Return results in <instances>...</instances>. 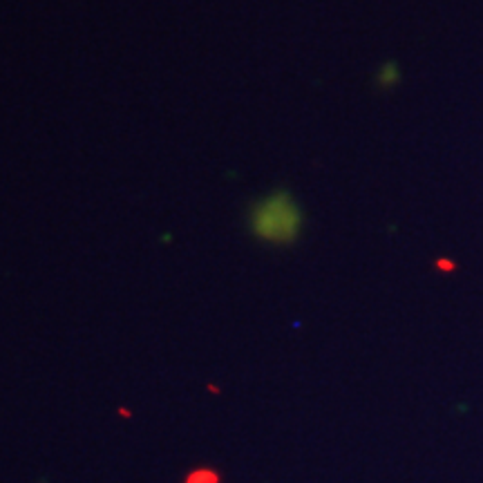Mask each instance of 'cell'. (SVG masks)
<instances>
[{"mask_svg":"<svg viewBox=\"0 0 483 483\" xmlns=\"http://www.w3.org/2000/svg\"><path fill=\"white\" fill-rule=\"evenodd\" d=\"M303 209L295 204L289 190H275L260 199L249 213L253 235L269 244H291L303 233Z\"/></svg>","mask_w":483,"mask_h":483,"instance_id":"cell-1","label":"cell"},{"mask_svg":"<svg viewBox=\"0 0 483 483\" xmlns=\"http://www.w3.org/2000/svg\"><path fill=\"white\" fill-rule=\"evenodd\" d=\"M376 80H379V88H383V90H392L398 80H401V70H398L396 63H383L379 74H376Z\"/></svg>","mask_w":483,"mask_h":483,"instance_id":"cell-2","label":"cell"},{"mask_svg":"<svg viewBox=\"0 0 483 483\" xmlns=\"http://www.w3.org/2000/svg\"><path fill=\"white\" fill-rule=\"evenodd\" d=\"M436 266H439V269H443V271H452V269H455V264H452L450 260H439V262H436Z\"/></svg>","mask_w":483,"mask_h":483,"instance_id":"cell-4","label":"cell"},{"mask_svg":"<svg viewBox=\"0 0 483 483\" xmlns=\"http://www.w3.org/2000/svg\"><path fill=\"white\" fill-rule=\"evenodd\" d=\"M184 483H219V474L213 468H197L184 479Z\"/></svg>","mask_w":483,"mask_h":483,"instance_id":"cell-3","label":"cell"}]
</instances>
